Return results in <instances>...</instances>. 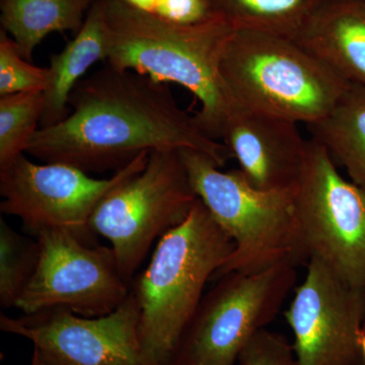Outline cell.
Returning <instances> with one entry per match:
<instances>
[{
    "mask_svg": "<svg viewBox=\"0 0 365 365\" xmlns=\"http://www.w3.org/2000/svg\"><path fill=\"white\" fill-rule=\"evenodd\" d=\"M44 106V93L0 96V170L26 153L39 130Z\"/></svg>",
    "mask_w": 365,
    "mask_h": 365,
    "instance_id": "obj_19",
    "label": "cell"
},
{
    "mask_svg": "<svg viewBox=\"0 0 365 365\" xmlns=\"http://www.w3.org/2000/svg\"><path fill=\"white\" fill-rule=\"evenodd\" d=\"M364 188L365 189V187H364Z\"/></svg>",
    "mask_w": 365,
    "mask_h": 365,
    "instance_id": "obj_27",
    "label": "cell"
},
{
    "mask_svg": "<svg viewBox=\"0 0 365 365\" xmlns=\"http://www.w3.org/2000/svg\"><path fill=\"white\" fill-rule=\"evenodd\" d=\"M150 153H144L110 179H95L88 173L59 163H35L25 153L0 170V210L21 218L34 235L60 230L93 245L90 222L108 192L144 169Z\"/></svg>",
    "mask_w": 365,
    "mask_h": 365,
    "instance_id": "obj_9",
    "label": "cell"
},
{
    "mask_svg": "<svg viewBox=\"0 0 365 365\" xmlns=\"http://www.w3.org/2000/svg\"><path fill=\"white\" fill-rule=\"evenodd\" d=\"M294 203L309 259L365 290V189L341 176L328 151L313 139L307 141Z\"/></svg>",
    "mask_w": 365,
    "mask_h": 365,
    "instance_id": "obj_8",
    "label": "cell"
},
{
    "mask_svg": "<svg viewBox=\"0 0 365 365\" xmlns=\"http://www.w3.org/2000/svg\"><path fill=\"white\" fill-rule=\"evenodd\" d=\"M198 200L180 150H155L140 172L117 185L91 215L95 235L111 244L131 284L155 241L184 222Z\"/></svg>",
    "mask_w": 365,
    "mask_h": 365,
    "instance_id": "obj_6",
    "label": "cell"
},
{
    "mask_svg": "<svg viewBox=\"0 0 365 365\" xmlns=\"http://www.w3.org/2000/svg\"><path fill=\"white\" fill-rule=\"evenodd\" d=\"M239 365H299L294 346L284 336L262 329L240 355Z\"/></svg>",
    "mask_w": 365,
    "mask_h": 365,
    "instance_id": "obj_22",
    "label": "cell"
},
{
    "mask_svg": "<svg viewBox=\"0 0 365 365\" xmlns=\"http://www.w3.org/2000/svg\"><path fill=\"white\" fill-rule=\"evenodd\" d=\"M155 16L170 23L182 26H195L218 18L208 0H160Z\"/></svg>",
    "mask_w": 365,
    "mask_h": 365,
    "instance_id": "obj_23",
    "label": "cell"
},
{
    "mask_svg": "<svg viewBox=\"0 0 365 365\" xmlns=\"http://www.w3.org/2000/svg\"><path fill=\"white\" fill-rule=\"evenodd\" d=\"M361 349H362V353H364V361H365V332L364 333V335H362V338H361Z\"/></svg>",
    "mask_w": 365,
    "mask_h": 365,
    "instance_id": "obj_26",
    "label": "cell"
},
{
    "mask_svg": "<svg viewBox=\"0 0 365 365\" xmlns=\"http://www.w3.org/2000/svg\"><path fill=\"white\" fill-rule=\"evenodd\" d=\"M49 67L30 63L19 51L13 38L0 32V96L45 93L49 88Z\"/></svg>",
    "mask_w": 365,
    "mask_h": 365,
    "instance_id": "obj_21",
    "label": "cell"
},
{
    "mask_svg": "<svg viewBox=\"0 0 365 365\" xmlns=\"http://www.w3.org/2000/svg\"><path fill=\"white\" fill-rule=\"evenodd\" d=\"M297 125L235 102L223 121L220 139L252 186L288 191L295 189L307 157L309 140Z\"/></svg>",
    "mask_w": 365,
    "mask_h": 365,
    "instance_id": "obj_13",
    "label": "cell"
},
{
    "mask_svg": "<svg viewBox=\"0 0 365 365\" xmlns=\"http://www.w3.org/2000/svg\"><path fill=\"white\" fill-rule=\"evenodd\" d=\"M96 0H0L2 30L11 34L21 56L54 32L78 33Z\"/></svg>",
    "mask_w": 365,
    "mask_h": 365,
    "instance_id": "obj_16",
    "label": "cell"
},
{
    "mask_svg": "<svg viewBox=\"0 0 365 365\" xmlns=\"http://www.w3.org/2000/svg\"><path fill=\"white\" fill-rule=\"evenodd\" d=\"M108 43L105 0H96L76 38L58 54L52 55L50 83L44 93V112L40 128L54 126L68 116L72 91L91 66L100 60L106 61Z\"/></svg>",
    "mask_w": 365,
    "mask_h": 365,
    "instance_id": "obj_15",
    "label": "cell"
},
{
    "mask_svg": "<svg viewBox=\"0 0 365 365\" xmlns=\"http://www.w3.org/2000/svg\"><path fill=\"white\" fill-rule=\"evenodd\" d=\"M126 6L135 9L144 13L155 14L160 0H120Z\"/></svg>",
    "mask_w": 365,
    "mask_h": 365,
    "instance_id": "obj_24",
    "label": "cell"
},
{
    "mask_svg": "<svg viewBox=\"0 0 365 365\" xmlns=\"http://www.w3.org/2000/svg\"><path fill=\"white\" fill-rule=\"evenodd\" d=\"M297 269L279 265L220 278L201 300L170 365H239L252 338L280 313Z\"/></svg>",
    "mask_w": 365,
    "mask_h": 365,
    "instance_id": "obj_7",
    "label": "cell"
},
{
    "mask_svg": "<svg viewBox=\"0 0 365 365\" xmlns=\"http://www.w3.org/2000/svg\"><path fill=\"white\" fill-rule=\"evenodd\" d=\"M307 128L351 181L365 187L364 86L351 83L332 111Z\"/></svg>",
    "mask_w": 365,
    "mask_h": 365,
    "instance_id": "obj_17",
    "label": "cell"
},
{
    "mask_svg": "<svg viewBox=\"0 0 365 365\" xmlns=\"http://www.w3.org/2000/svg\"><path fill=\"white\" fill-rule=\"evenodd\" d=\"M30 365H48L46 364L42 357L40 356L39 353L34 350L32 360H31Z\"/></svg>",
    "mask_w": 365,
    "mask_h": 365,
    "instance_id": "obj_25",
    "label": "cell"
},
{
    "mask_svg": "<svg viewBox=\"0 0 365 365\" xmlns=\"http://www.w3.org/2000/svg\"><path fill=\"white\" fill-rule=\"evenodd\" d=\"M294 40L348 83L365 88V0H323Z\"/></svg>",
    "mask_w": 365,
    "mask_h": 365,
    "instance_id": "obj_14",
    "label": "cell"
},
{
    "mask_svg": "<svg viewBox=\"0 0 365 365\" xmlns=\"http://www.w3.org/2000/svg\"><path fill=\"white\" fill-rule=\"evenodd\" d=\"M180 153L198 198L235 244L212 280L279 265H307L309 255L297 220L294 190L257 189L240 169L222 172L205 153Z\"/></svg>",
    "mask_w": 365,
    "mask_h": 365,
    "instance_id": "obj_4",
    "label": "cell"
},
{
    "mask_svg": "<svg viewBox=\"0 0 365 365\" xmlns=\"http://www.w3.org/2000/svg\"><path fill=\"white\" fill-rule=\"evenodd\" d=\"M108 43L106 63L135 71L158 83H175L201 103L196 118L204 131L220 141L235 101L220 76V61L234 29L222 19L182 26L105 0Z\"/></svg>",
    "mask_w": 365,
    "mask_h": 365,
    "instance_id": "obj_2",
    "label": "cell"
},
{
    "mask_svg": "<svg viewBox=\"0 0 365 365\" xmlns=\"http://www.w3.org/2000/svg\"><path fill=\"white\" fill-rule=\"evenodd\" d=\"M37 240L19 234L0 220V306L16 307V302L32 279L39 261Z\"/></svg>",
    "mask_w": 365,
    "mask_h": 365,
    "instance_id": "obj_20",
    "label": "cell"
},
{
    "mask_svg": "<svg viewBox=\"0 0 365 365\" xmlns=\"http://www.w3.org/2000/svg\"><path fill=\"white\" fill-rule=\"evenodd\" d=\"M35 237L39 261L16 304L24 314L66 309L79 316H105L130 294L111 247L88 245L60 230Z\"/></svg>",
    "mask_w": 365,
    "mask_h": 365,
    "instance_id": "obj_10",
    "label": "cell"
},
{
    "mask_svg": "<svg viewBox=\"0 0 365 365\" xmlns=\"http://www.w3.org/2000/svg\"><path fill=\"white\" fill-rule=\"evenodd\" d=\"M220 76L237 104L307 125L324 119L351 85L297 41L249 30L232 32Z\"/></svg>",
    "mask_w": 365,
    "mask_h": 365,
    "instance_id": "obj_5",
    "label": "cell"
},
{
    "mask_svg": "<svg viewBox=\"0 0 365 365\" xmlns=\"http://www.w3.org/2000/svg\"><path fill=\"white\" fill-rule=\"evenodd\" d=\"M234 249L199 198L188 217L158 242L148 267L131 283L140 307L141 343L153 364H172L204 288Z\"/></svg>",
    "mask_w": 365,
    "mask_h": 365,
    "instance_id": "obj_3",
    "label": "cell"
},
{
    "mask_svg": "<svg viewBox=\"0 0 365 365\" xmlns=\"http://www.w3.org/2000/svg\"><path fill=\"white\" fill-rule=\"evenodd\" d=\"M68 116L32 137L26 153L83 172L119 170L144 153L193 150L218 167L232 158L195 116L177 104L168 83L105 63L72 91Z\"/></svg>",
    "mask_w": 365,
    "mask_h": 365,
    "instance_id": "obj_1",
    "label": "cell"
},
{
    "mask_svg": "<svg viewBox=\"0 0 365 365\" xmlns=\"http://www.w3.org/2000/svg\"><path fill=\"white\" fill-rule=\"evenodd\" d=\"M299 365H365V290L347 284L318 259L284 313Z\"/></svg>",
    "mask_w": 365,
    "mask_h": 365,
    "instance_id": "obj_12",
    "label": "cell"
},
{
    "mask_svg": "<svg viewBox=\"0 0 365 365\" xmlns=\"http://www.w3.org/2000/svg\"><path fill=\"white\" fill-rule=\"evenodd\" d=\"M323 0H208L234 30L258 31L294 39Z\"/></svg>",
    "mask_w": 365,
    "mask_h": 365,
    "instance_id": "obj_18",
    "label": "cell"
},
{
    "mask_svg": "<svg viewBox=\"0 0 365 365\" xmlns=\"http://www.w3.org/2000/svg\"><path fill=\"white\" fill-rule=\"evenodd\" d=\"M139 324L140 307L131 292L105 316H79L66 309L0 316L1 331L31 341L48 365H155L144 351Z\"/></svg>",
    "mask_w": 365,
    "mask_h": 365,
    "instance_id": "obj_11",
    "label": "cell"
}]
</instances>
